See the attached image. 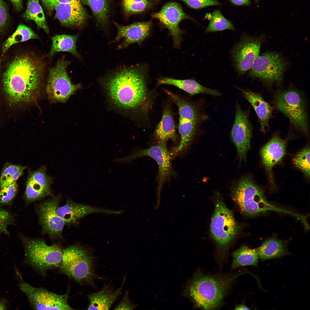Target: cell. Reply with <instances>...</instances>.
I'll return each mask as SVG.
<instances>
[{"mask_svg":"<svg viewBox=\"0 0 310 310\" xmlns=\"http://www.w3.org/2000/svg\"><path fill=\"white\" fill-rule=\"evenodd\" d=\"M13 219L11 214L7 210L0 208V234L7 233L8 226L13 223Z\"/></svg>","mask_w":310,"mask_h":310,"instance_id":"74e56055","label":"cell"},{"mask_svg":"<svg viewBox=\"0 0 310 310\" xmlns=\"http://www.w3.org/2000/svg\"><path fill=\"white\" fill-rule=\"evenodd\" d=\"M178 106L179 116V131L181 136L179 144L172 149V155L175 156L186 151L195 134L198 114L194 106L176 94L166 90Z\"/></svg>","mask_w":310,"mask_h":310,"instance_id":"8fae6325","label":"cell"},{"mask_svg":"<svg viewBox=\"0 0 310 310\" xmlns=\"http://www.w3.org/2000/svg\"><path fill=\"white\" fill-rule=\"evenodd\" d=\"M252 129L248 114L237 104L235 119L230 136L236 147L240 162L245 160L247 152L250 148Z\"/></svg>","mask_w":310,"mask_h":310,"instance_id":"9a60e30c","label":"cell"},{"mask_svg":"<svg viewBox=\"0 0 310 310\" xmlns=\"http://www.w3.org/2000/svg\"><path fill=\"white\" fill-rule=\"evenodd\" d=\"M129 291H127L122 299L114 309V310H131L136 307L129 298Z\"/></svg>","mask_w":310,"mask_h":310,"instance_id":"ab89813d","label":"cell"},{"mask_svg":"<svg viewBox=\"0 0 310 310\" xmlns=\"http://www.w3.org/2000/svg\"><path fill=\"white\" fill-rule=\"evenodd\" d=\"M20 289L27 296L32 307L36 310H73L68 304V293L59 295L42 288L33 287L25 282L17 272Z\"/></svg>","mask_w":310,"mask_h":310,"instance_id":"7c38bea8","label":"cell"},{"mask_svg":"<svg viewBox=\"0 0 310 310\" xmlns=\"http://www.w3.org/2000/svg\"><path fill=\"white\" fill-rule=\"evenodd\" d=\"M68 62L60 59L49 70L46 90L49 100L53 102L64 103L81 87L71 82L67 72Z\"/></svg>","mask_w":310,"mask_h":310,"instance_id":"30bf717a","label":"cell"},{"mask_svg":"<svg viewBox=\"0 0 310 310\" xmlns=\"http://www.w3.org/2000/svg\"><path fill=\"white\" fill-rule=\"evenodd\" d=\"M115 24L117 31L113 42L123 40L119 46V48L126 47L134 43H140L149 35L151 26L150 22L135 23L125 26Z\"/></svg>","mask_w":310,"mask_h":310,"instance_id":"44dd1931","label":"cell"},{"mask_svg":"<svg viewBox=\"0 0 310 310\" xmlns=\"http://www.w3.org/2000/svg\"><path fill=\"white\" fill-rule=\"evenodd\" d=\"M82 3L89 6L98 22L106 26L108 21L111 0H80Z\"/></svg>","mask_w":310,"mask_h":310,"instance_id":"4dcf8cb0","label":"cell"},{"mask_svg":"<svg viewBox=\"0 0 310 310\" xmlns=\"http://www.w3.org/2000/svg\"><path fill=\"white\" fill-rule=\"evenodd\" d=\"M126 280L123 278L121 286L113 290L109 285H104L99 291L88 295V310H108L122 292Z\"/></svg>","mask_w":310,"mask_h":310,"instance_id":"603a6c76","label":"cell"},{"mask_svg":"<svg viewBox=\"0 0 310 310\" xmlns=\"http://www.w3.org/2000/svg\"><path fill=\"white\" fill-rule=\"evenodd\" d=\"M38 36L28 26L20 24L16 31L4 42L2 47L4 54L13 45L31 39H38Z\"/></svg>","mask_w":310,"mask_h":310,"instance_id":"1f68e13d","label":"cell"},{"mask_svg":"<svg viewBox=\"0 0 310 310\" xmlns=\"http://www.w3.org/2000/svg\"><path fill=\"white\" fill-rule=\"evenodd\" d=\"M232 257V269L247 266H256L258 264L259 255L257 249L243 246L233 253Z\"/></svg>","mask_w":310,"mask_h":310,"instance_id":"f1b7e54d","label":"cell"},{"mask_svg":"<svg viewBox=\"0 0 310 310\" xmlns=\"http://www.w3.org/2000/svg\"><path fill=\"white\" fill-rule=\"evenodd\" d=\"M45 69L43 61L34 55L16 57L3 73V89L11 104L32 103L40 96Z\"/></svg>","mask_w":310,"mask_h":310,"instance_id":"6da1fadb","label":"cell"},{"mask_svg":"<svg viewBox=\"0 0 310 310\" xmlns=\"http://www.w3.org/2000/svg\"><path fill=\"white\" fill-rule=\"evenodd\" d=\"M26 260L28 263L39 272L60 266L63 250L57 244L47 245L41 239H23Z\"/></svg>","mask_w":310,"mask_h":310,"instance_id":"52a82bcc","label":"cell"},{"mask_svg":"<svg viewBox=\"0 0 310 310\" xmlns=\"http://www.w3.org/2000/svg\"><path fill=\"white\" fill-rule=\"evenodd\" d=\"M210 21L206 31L207 33L222 31L226 30H235L232 23L222 14L219 10H215L211 14H207Z\"/></svg>","mask_w":310,"mask_h":310,"instance_id":"d6a6232c","label":"cell"},{"mask_svg":"<svg viewBox=\"0 0 310 310\" xmlns=\"http://www.w3.org/2000/svg\"><path fill=\"white\" fill-rule=\"evenodd\" d=\"M244 272L209 274L198 272L189 285V295L195 305L203 309H218L234 281Z\"/></svg>","mask_w":310,"mask_h":310,"instance_id":"3957f363","label":"cell"},{"mask_svg":"<svg viewBox=\"0 0 310 310\" xmlns=\"http://www.w3.org/2000/svg\"><path fill=\"white\" fill-rule=\"evenodd\" d=\"M265 38L264 35L253 36L245 34L233 49L232 59L239 75H243L250 70L259 55L261 46Z\"/></svg>","mask_w":310,"mask_h":310,"instance_id":"5bb4252c","label":"cell"},{"mask_svg":"<svg viewBox=\"0 0 310 310\" xmlns=\"http://www.w3.org/2000/svg\"><path fill=\"white\" fill-rule=\"evenodd\" d=\"M250 309L243 304H241L236 306L235 310H249Z\"/></svg>","mask_w":310,"mask_h":310,"instance_id":"bcb514c9","label":"cell"},{"mask_svg":"<svg viewBox=\"0 0 310 310\" xmlns=\"http://www.w3.org/2000/svg\"><path fill=\"white\" fill-rule=\"evenodd\" d=\"M157 84L175 86L191 95L201 93L214 96L220 95V94L218 90L205 87L193 80H181L165 77L159 79Z\"/></svg>","mask_w":310,"mask_h":310,"instance_id":"d4e9b609","label":"cell"},{"mask_svg":"<svg viewBox=\"0 0 310 310\" xmlns=\"http://www.w3.org/2000/svg\"><path fill=\"white\" fill-rule=\"evenodd\" d=\"M78 37V34H62L54 36L51 38L52 44L49 55L51 57L58 52H66L79 58L80 55L76 46Z\"/></svg>","mask_w":310,"mask_h":310,"instance_id":"83f0119b","label":"cell"},{"mask_svg":"<svg viewBox=\"0 0 310 310\" xmlns=\"http://www.w3.org/2000/svg\"><path fill=\"white\" fill-rule=\"evenodd\" d=\"M211 235L218 245L227 246L238 231V226L231 212L221 201L216 202L210 225Z\"/></svg>","mask_w":310,"mask_h":310,"instance_id":"4fadbf2b","label":"cell"},{"mask_svg":"<svg viewBox=\"0 0 310 310\" xmlns=\"http://www.w3.org/2000/svg\"><path fill=\"white\" fill-rule=\"evenodd\" d=\"M239 88L253 107L259 120L260 130L264 132L268 127L269 121L272 116L273 108L264 100L260 93Z\"/></svg>","mask_w":310,"mask_h":310,"instance_id":"cb8c5ba5","label":"cell"},{"mask_svg":"<svg viewBox=\"0 0 310 310\" xmlns=\"http://www.w3.org/2000/svg\"><path fill=\"white\" fill-rule=\"evenodd\" d=\"M17 11L20 10L23 7V0H9Z\"/></svg>","mask_w":310,"mask_h":310,"instance_id":"7bdbcfd3","label":"cell"},{"mask_svg":"<svg viewBox=\"0 0 310 310\" xmlns=\"http://www.w3.org/2000/svg\"><path fill=\"white\" fill-rule=\"evenodd\" d=\"M287 65L286 61L280 54L266 52L255 59L248 75L270 87L281 81Z\"/></svg>","mask_w":310,"mask_h":310,"instance_id":"9c48e42d","label":"cell"},{"mask_svg":"<svg viewBox=\"0 0 310 310\" xmlns=\"http://www.w3.org/2000/svg\"><path fill=\"white\" fill-rule=\"evenodd\" d=\"M294 165L306 176H310V148H305L297 153L293 158Z\"/></svg>","mask_w":310,"mask_h":310,"instance_id":"e575fe53","label":"cell"},{"mask_svg":"<svg viewBox=\"0 0 310 310\" xmlns=\"http://www.w3.org/2000/svg\"><path fill=\"white\" fill-rule=\"evenodd\" d=\"M146 78L143 67H127L110 73L105 78L104 85L108 96L117 105L140 109L147 113L152 108L154 96L148 88Z\"/></svg>","mask_w":310,"mask_h":310,"instance_id":"7a4b0ae2","label":"cell"},{"mask_svg":"<svg viewBox=\"0 0 310 310\" xmlns=\"http://www.w3.org/2000/svg\"><path fill=\"white\" fill-rule=\"evenodd\" d=\"M45 166L38 170L29 173L26 182L24 193L25 199L28 202L39 200L47 196H53L51 186L53 179L46 173Z\"/></svg>","mask_w":310,"mask_h":310,"instance_id":"2e32d148","label":"cell"},{"mask_svg":"<svg viewBox=\"0 0 310 310\" xmlns=\"http://www.w3.org/2000/svg\"><path fill=\"white\" fill-rule=\"evenodd\" d=\"M255 0V1H258V0Z\"/></svg>","mask_w":310,"mask_h":310,"instance_id":"f907efd6","label":"cell"},{"mask_svg":"<svg viewBox=\"0 0 310 310\" xmlns=\"http://www.w3.org/2000/svg\"><path fill=\"white\" fill-rule=\"evenodd\" d=\"M152 5V2L149 0L131 4L123 7L125 12L129 15L144 11Z\"/></svg>","mask_w":310,"mask_h":310,"instance_id":"8d00e7d4","label":"cell"},{"mask_svg":"<svg viewBox=\"0 0 310 310\" xmlns=\"http://www.w3.org/2000/svg\"><path fill=\"white\" fill-rule=\"evenodd\" d=\"M0 204H7L11 202L18 192V186L16 182L6 185L1 188Z\"/></svg>","mask_w":310,"mask_h":310,"instance_id":"d590c367","label":"cell"},{"mask_svg":"<svg viewBox=\"0 0 310 310\" xmlns=\"http://www.w3.org/2000/svg\"><path fill=\"white\" fill-rule=\"evenodd\" d=\"M22 16L26 20L34 21L38 28L49 33V30L45 15L38 0H28L26 10Z\"/></svg>","mask_w":310,"mask_h":310,"instance_id":"f546056e","label":"cell"},{"mask_svg":"<svg viewBox=\"0 0 310 310\" xmlns=\"http://www.w3.org/2000/svg\"><path fill=\"white\" fill-rule=\"evenodd\" d=\"M233 4L239 5H250L251 1L249 0H230Z\"/></svg>","mask_w":310,"mask_h":310,"instance_id":"ee69618b","label":"cell"},{"mask_svg":"<svg viewBox=\"0 0 310 310\" xmlns=\"http://www.w3.org/2000/svg\"><path fill=\"white\" fill-rule=\"evenodd\" d=\"M1 71V66H0V71Z\"/></svg>","mask_w":310,"mask_h":310,"instance_id":"681fc988","label":"cell"},{"mask_svg":"<svg viewBox=\"0 0 310 310\" xmlns=\"http://www.w3.org/2000/svg\"><path fill=\"white\" fill-rule=\"evenodd\" d=\"M148 156L154 159L158 166V187L156 206L160 203V192L164 182L173 175L175 172L171 164V156L165 143H158L145 149L133 148L127 156L116 158L115 161L123 164H131L134 160L141 157Z\"/></svg>","mask_w":310,"mask_h":310,"instance_id":"ba28073f","label":"cell"},{"mask_svg":"<svg viewBox=\"0 0 310 310\" xmlns=\"http://www.w3.org/2000/svg\"><path fill=\"white\" fill-rule=\"evenodd\" d=\"M149 0H122V4L123 6L134 3L147 1Z\"/></svg>","mask_w":310,"mask_h":310,"instance_id":"f6af8a7d","label":"cell"},{"mask_svg":"<svg viewBox=\"0 0 310 310\" xmlns=\"http://www.w3.org/2000/svg\"><path fill=\"white\" fill-rule=\"evenodd\" d=\"M152 17L158 19L168 29L176 45L179 44L181 39L179 23L184 19L193 20L183 11L179 4L175 2L166 4L160 11L153 14Z\"/></svg>","mask_w":310,"mask_h":310,"instance_id":"ac0fdd59","label":"cell"},{"mask_svg":"<svg viewBox=\"0 0 310 310\" xmlns=\"http://www.w3.org/2000/svg\"><path fill=\"white\" fill-rule=\"evenodd\" d=\"M26 166L13 164L9 163L4 166L0 177V188L16 181L23 174Z\"/></svg>","mask_w":310,"mask_h":310,"instance_id":"836d02e7","label":"cell"},{"mask_svg":"<svg viewBox=\"0 0 310 310\" xmlns=\"http://www.w3.org/2000/svg\"><path fill=\"white\" fill-rule=\"evenodd\" d=\"M257 250L262 261L280 257L288 253L285 243L273 238L267 239Z\"/></svg>","mask_w":310,"mask_h":310,"instance_id":"4316f807","label":"cell"},{"mask_svg":"<svg viewBox=\"0 0 310 310\" xmlns=\"http://www.w3.org/2000/svg\"><path fill=\"white\" fill-rule=\"evenodd\" d=\"M95 259L92 251L75 245L63 250L60 269L62 273L81 285L94 286L97 278L95 269Z\"/></svg>","mask_w":310,"mask_h":310,"instance_id":"277c9868","label":"cell"},{"mask_svg":"<svg viewBox=\"0 0 310 310\" xmlns=\"http://www.w3.org/2000/svg\"><path fill=\"white\" fill-rule=\"evenodd\" d=\"M59 199L55 197L42 203L38 207L39 220L43 230L51 237L61 236L64 221L56 212Z\"/></svg>","mask_w":310,"mask_h":310,"instance_id":"e0dca14e","label":"cell"},{"mask_svg":"<svg viewBox=\"0 0 310 310\" xmlns=\"http://www.w3.org/2000/svg\"><path fill=\"white\" fill-rule=\"evenodd\" d=\"M6 309L5 304L3 302L0 301V310H5Z\"/></svg>","mask_w":310,"mask_h":310,"instance_id":"c3c4849f","label":"cell"},{"mask_svg":"<svg viewBox=\"0 0 310 310\" xmlns=\"http://www.w3.org/2000/svg\"><path fill=\"white\" fill-rule=\"evenodd\" d=\"M8 19V11L6 5L3 0H0V32L4 29Z\"/></svg>","mask_w":310,"mask_h":310,"instance_id":"60d3db41","label":"cell"},{"mask_svg":"<svg viewBox=\"0 0 310 310\" xmlns=\"http://www.w3.org/2000/svg\"><path fill=\"white\" fill-rule=\"evenodd\" d=\"M154 136L158 143L166 144L170 140L176 139L175 124L170 108H165L161 119L155 129Z\"/></svg>","mask_w":310,"mask_h":310,"instance_id":"484cf974","label":"cell"},{"mask_svg":"<svg viewBox=\"0 0 310 310\" xmlns=\"http://www.w3.org/2000/svg\"><path fill=\"white\" fill-rule=\"evenodd\" d=\"M46 10L51 11L55 9L59 0H41Z\"/></svg>","mask_w":310,"mask_h":310,"instance_id":"b9f144b4","label":"cell"},{"mask_svg":"<svg viewBox=\"0 0 310 310\" xmlns=\"http://www.w3.org/2000/svg\"><path fill=\"white\" fill-rule=\"evenodd\" d=\"M80 0H59V3H67L73 1H78Z\"/></svg>","mask_w":310,"mask_h":310,"instance_id":"7dc6e473","label":"cell"},{"mask_svg":"<svg viewBox=\"0 0 310 310\" xmlns=\"http://www.w3.org/2000/svg\"><path fill=\"white\" fill-rule=\"evenodd\" d=\"M56 212L65 224H70L76 223L81 218L90 214H119L120 212L80 204L69 200L63 206L58 207Z\"/></svg>","mask_w":310,"mask_h":310,"instance_id":"d6986e66","label":"cell"},{"mask_svg":"<svg viewBox=\"0 0 310 310\" xmlns=\"http://www.w3.org/2000/svg\"><path fill=\"white\" fill-rule=\"evenodd\" d=\"M194 9H200L210 6L219 5L220 3L216 0H180Z\"/></svg>","mask_w":310,"mask_h":310,"instance_id":"f35d334b","label":"cell"},{"mask_svg":"<svg viewBox=\"0 0 310 310\" xmlns=\"http://www.w3.org/2000/svg\"><path fill=\"white\" fill-rule=\"evenodd\" d=\"M55 9L57 19L62 25L67 26H82L88 18L80 0L67 3H58Z\"/></svg>","mask_w":310,"mask_h":310,"instance_id":"ffe728a7","label":"cell"},{"mask_svg":"<svg viewBox=\"0 0 310 310\" xmlns=\"http://www.w3.org/2000/svg\"><path fill=\"white\" fill-rule=\"evenodd\" d=\"M274 105L289 120L296 129L307 135L309 130L307 106L303 95L293 87L278 91L273 99Z\"/></svg>","mask_w":310,"mask_h":310,"instance_id":"8992f818","label":"cell"},{"mask_svg":"<svg viewBox=\"0 0 310 310\" xmlns=\"http://www.w3.org/2000/svg\"><path fill=\"white\" fill-rule=\"evenodd\" d=\"M233 199L245 214L254 216L268 211H274L294 215L286 210L278 208L267 200L262 189L250 177L245 176L235 181L232 187Z\"/></svg>","mask_w":310,"mask_h":310,"instance_id":"5b68a950","label":"cell"},{"mask_svg":"<svg viewBox=\"0 0 310 310\" xmlns=\"http://www.w3.org/2000/svg\"><path fill=\"white\" fill-rule=\"evenodd\" d=\"M286 142L275 133L261 151L262 161L270 176L272 167L280 161L286 153Z\"/></svg>","mask_w":310,"mask_h":310,"instance_id":"7402d4cb","label":"cell"}]
</instances>
